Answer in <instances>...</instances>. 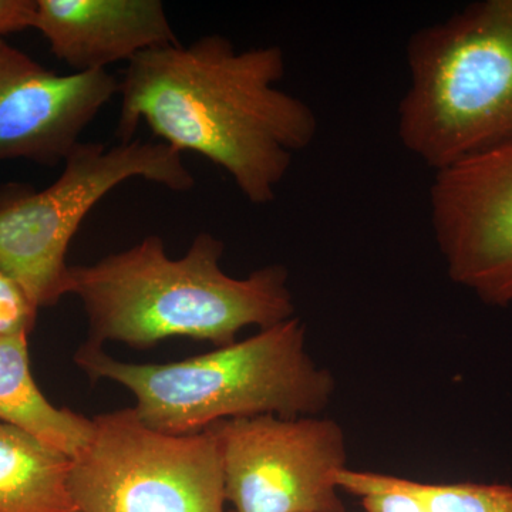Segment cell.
Instances as JSON below:
<instances>
[{"label":"cell","instance_id":"1","mask_svg":"<svg viewBox=\"0 0 512 512\" xmlns=\"http://www.w3.org/2000/svg\"><path fill=\"white\" fill-rule=\"evenodd\" d=\"M285 72L281 47L237 50L220 35L146 50L120 82L116 137L134 140L144 121L161 143L222 168L251 204H269L319 126L306 101L279 87Z\"/></svg>","mask_w":512,"mask_h":512},{"label":"cell","instance_id":"2","mask_svg":"<svg viewBox=\"0 0 512 512\" xmlns=\"http://www.w3.org/2000/svg\"><path fill=\"white\" fill-rule=\"evenodd\" d=\"M224 251L221 239L200 232L185 255L173 259L163 238L148 235L96 264L69 266L66 295L83 303L87 342L150 349L165 339L190 338L222 348L248 326L266 329L295 318L284 265L234 278L222 269Z\"/></svg>","mask_w":512,"mask_h":512},{"label":"cell","instance_id":"3","mask_svg":"<svg viewBox=\"0 0 512 512\" xmlns=\"http://www.w3.org/2000/svg\"><path fill=\"white\" fill-rule=\"evenodd\" d=\"M92 377L121 384L136 397L138 419L168 434H192L239 417L318 416L336 382L306 349V326L291 318L251 338L180 362H120L86 342L74 356Z\"/></svg>","mask_w":512,"mask_h":512},{"label":"cell","instance_id":"4","mask_svg":"<svg viewBox=\"0 0 512 512\" xmlns=\"http://www.w3.org/2000/svg\"><path fill=\"white\" fill-rule=\"evenodd\" d=\"M402 146L434 173L512 141V0H480L406 46Z\"/></svg>","mask_w":512,"mask_h":512},{"label":"cell","instance_id":"5","mask_svg":"<svg viewBox=\"0 0 512 512\" xmlns=\"http://www.w3.org/2000/svg\"><path fill=\"white\" fill-rule=\"evenodd\" d=\"M133 178L175 192L194 188L183 154L161 141L106 144L80 141L62 174L45 190L0 187V269L40 308L66 295L67 251L87 215Z\"/></svg>","mask_w":512,"mask_h":512},{"label":"cell","instance_id":"6","mask_svg":"<svg viewBox=\"0 0 512 512\" xmlns=\"http://www.w3.org/2000/svg\"><path fill=\"white\" fill-rule=\"evenodd\" d=\"M69 488L79 512H227L214 429L163 433L133 407L94 417Z\"/></svg>","mask_w":512,"mask_h":512},{"label":"cell","instance_id":"7","mask_svg":"<svg viewBox=\"0 0 512 512\" xmlns=\"http://www.w3.org/2000/svg\"><path fill=\"white\" fill-rule=\"evenodd\" d=\"M231 512H346L336 477L348 443L329 417L274 414L212 424Z\"/></svg>","mask_w":512,"mask_h":512},{"label":"cell","instance_id":"8","mask_svg":"<svg viewBox=\"0 0 512 512\" xmlns=\"http://www.w3.org/2000/svg\"><path fill=\"white\" fill-rule=\"evenodd\" d=\"M430 222L451 281L512 305V141L434 173Z\"/></svg>","mask_w":512,"mask_h":512},{"label":"cell","instance_id":"9","mask_svg":"<svg viewBox=\"0 0 512 512\" xmlns=\"http://www.w3.org/2000/svg\"><path fill=\"white\" fill-rule=\"evenodd\" d=\"M119 86L109 70L52 72L0 39V161L63 165Z\"/></svg>","mask_w":512,"mask_h":512},{"label":"cell","instance_id":"10","mask_svg":"<svg viewBox=\"0 0 512 512\" xmlns=\"http://www.w3.org/2000/svg\"><path fill=\"white\" fill-rule=\"evenodd\" d=\"M35 29L74 73L109 70L146 50L180 45L160 0H37Z\"/></svg>","mask_w":512,"mask_h":512},{"label":"cell","instance_id":"11","mask_svg":"<svg viewBox=\"0 0 512 512\" xmlns=\"http://www.w3.org/2000/svg\"><path fill=\"white\" fill-rule=\"evenodd\" d=\"M0 423L25 431L70 458L92 437L93 419L56 407L37 386L30 369L28 333L0 336Z\"/></svg>","mask_w":512,"mask_h":512},{"label":"cell","instance_id":"12","mask_svg":"<svg viewBox=\"0 0 512 512\" xmlns=\"http://www.w3.org/2000/svg\"><path fill=\"white\" fill-rule=\"evenodd\" d=\"M70 468L72 458L0 423V512H79Z\"/></svg>","mask_w":512,"mask_h":512},{"label":"cell","instance_id":"13","mask_svg":"<svg viewBox=\"0 0 512 512\" xmlns=\"http://www.w3.org/2000/svg\"><path fill=\"white\" fill-rule=\"evenodd\" d=\"M427 512H512V485L427 484L406 478Z\"/></svg>","mask_w":512,"mask_h":512},{"label":"cell","instance_id":"14","mask_svg":"<svg viewBox=\"0 0 512 512\" xmlns=\"http://www.w3.org/2000/svg\"><path fill=\"white\" fill-rule=\"evenodd\" d=\"M348 490L362 500L366 512H427L407 488L406 478L353 471L348 477Z\"/></svg>","mask_w":512,"mask_h":512},{"label":"cell","instance_id":"15","mask_svg":"<svg viewBox=\"0 0 512 512\" xmlns=\"http://www.w3.org/2000/svg\"><path fill=\"white\" fill-rule=\"evenodd\" d=\"M37 312L22 289L0 269V336L30 335Z\"/></svg>","mask_w":512,"mask_h":512},{"label":"cell","instance_id":"16","mask_svg":"<svg viewBox=\"0 0 512 512\" xmlns=\"http://www.w3.org/2000/svg\"><path fill=\"white\" fill-rule=\"evenodd\" d=\"M37 0H0V36L35 29Z\"/></svg>","mask_w":512,"mask_h":512}]
</instances>
